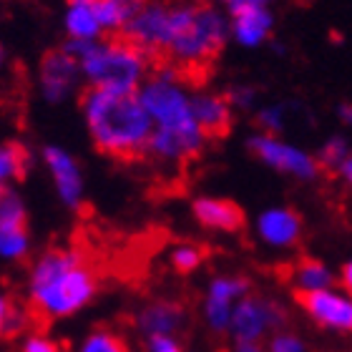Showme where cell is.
<instances>
[{"instance_id": "6", "label": "cell", "mask_w": 352, "mask_h": 352, "mask_svg": "<svg viewBox=\"0 0 352 352\" xmlns=\"http://www.w3.org/2000/svg\"><path fill=\"white\" fill-rule=\"evenodd\" d=\"M194 10H197V3H186V0H179V3L148 0L121 36L148 56H162V53H169L171 43L194 18Z\"/></svg>"}, {"instance_id": "30", "label": "cell", "mask_w": 352, "mask_h": 352, "mask_svg": "<svg viewBox=\"0 0 352 352\" xmlns=\"http://www.w3.org/2000/svg\"><path fill=\"white\" fill-rule=\"evenodd\" d=\"M224 96L229 98L234 111H250L257 106L259 91L254 86H250V83H234V86H229V91Z\"/></svg>"}, {"instance_id": "36", "label": "cell", "mask_w": 352, "mask_h": 352, "mask_svg": "<svg viewBox=\"0 0 352 352\" xmlns=\"http://www.w3.org/2000/svg\"><path fill=\"white\" fill-rule=\"evenodd\" d=\"M338 174H340V179H342V182L352 189V154H350V159H347V162L338 169Z\"/></svg>"}, {"instance_id": "28", "label": "cell", "mask_w": 352, "mask_h": 352, "mask_svg": "<svg viewBox=\"0 0 352 352\" xmlns=\"http://www.w3.org/2000/svg\"><path fill=\"white\" fill-rule=\"evenodd\" d=\"M78 352H126V345L124 340L118 338V335H113V332L96 330L83 340V345Z\"/></svg>"}, {"instance_id": "24", "label": "cell", "mask_w": 352, "mask_h": 352, "mask_svg": "<svg viewBox=\"0 0 352 352\" xmlns=\"http://www.w3.org/2000/svg\"><path fill=\"white\" fill-rule=\"evenodd\" d=\"M350 154H352V146L345 136H330L327 141H322V146H320V151L315 156L322 169L338 171L350 159Z\"/></svg>"}, {"instance_id": "18", "label": "cell", "mask_w": 352, "mask_h": 352, "mask_svg": "<svg viewBox=\"0 0 352 352\" xmlns=\"http://www.w3.org/2000/svg\"><path fill=\"white\" fill-rule=\"evenodd\" d=\"M66 33L71 41H101L98 0H66Z\"/></svg>"}, {"instance_id": "39", "label": "cell", "mask_w": 352, "mask_h": 352, "mask_svg": "<svg viewBox=\"0 0 352 352\" xmlns=\"http://www.w3.org/2000/svg\"><path fill=\"white\" fill-rule=\"evenodd\" d=\"M204 3H209V6H217V3H224V6H227V0H204Z\"/></svg>"}, {"instance_id": "7", "label": "cell", "mask_w": 352, "mask_h": 352, "mask_svg": "<svg viewBox=\"0 0 352 352\" xmlns=\"http://www.w3.org/2000/svg\"><path fill=\"white\" fill-rule=\"evenodd\" d=\"M247 148L267 169L289 176L294 182H312L322 169L315 154H309L300 144H292V141L274 136V133H254L247 141Z\"/></svg>"}, {"instance_id": "27", "label": "cell", "mask_w": 352, "mask_h": 352, "mask_svg": "<svg viewBox=\"0 0 352 352\" xmlns=\"http://www.w3.org/2000/svg\"><path fill=\"white\" fill-rule=\"evenodd\" d=\"M169 262L176 272H182V274H191V272H197L201 264H204V250L197 247V244H176L174 250L169 254Z\"/></svg>"}, {"instance_id": "26", "label": "cell", "mask_w": 352, "mask_h": 352, "mask_svg": "<svg viewBox=\"0 0 352 352\" xmlns=\"http://www.w3.org/2000/svg\"><path fill=\"white\" fill-rule=\"evenodd\" d=\"M30 250L28 227L0 229V257L3 259H23Z\"/></svg>"}, {"instance_id": "22", "label": "cell", "mask_w": 352, "mask_h": 352, "mask_svg": "<svg viewBox=\"0 0 352 352\" xmlns=\"http://www.w3.org/2000/svg\"><path fill=\"white\" fill-rule=\"evenodd\" d=\"M30 317H33L30 309L18 307L10 300V294H6L0 289V338H15L25 327V322H28Z\"/></svg>"}, {"instance_id": "17", "label": "cell", "mask_w": 352, "mask_h": 352, "mask_svg": "<svg viewBox=\"0 0 352 352\" xmlns=\"http://www.w3.org/2000/svg\"><path fill=\"white\" fill-rule=\"evenodd\" d=\"M194 103V116L199 126L204 129L206 136H219L232 126L234 109L224 94H214V91H194L191 96Z\"/></svg>"}, {"instance_id": "1", "label": "cell", "mask_w": 352, "mask_h": 352, "mask_svg": "<svg viewBox=\"0 0 352 352\" xmlns=\"http://www.w3.org/2000/svg\"><path fill=\"white\" fill-rule=\"evenodd\" d=\"M194 91H189L182 68L162 66L139 88V98L154 121L148 156L166 164H182L199 156L206 146L204 129L194 116Z\"/></svg>"}, {"instance_id": "37", "label": "cell", "mask_w": 352, "mask_h": 352, "mask_svg": "<svg viewBox=\"0 0 352 352\" xmlns=\"http://www.w3.org/2000/svg\"><path fill=\"white\" fill-rule=\"evenodd\" d=\"M232 352H267L259 342H236Z\"/></svg>"}, {"instance_id": "9", "label": "cell", "mask_w": 352, "mask_h": 352, "mask_svg": "<svg viewBox=\"0 0 352 352\" xmlns=\"http://www.w3.org/2000/svg\"><path fill=\"white\" fill-rule=\"evenodd\" d=\"M250 294V282L236 274H219L206 287L204 297V322L209 330L221 335L232 327V315H234L236 302Z\"/></svg>"}, {"instance_id": "21", "label": "cell", "mask_w": 352, "mask_h": 352, "mask_svg": "<svg viewBox=\"0 0 352 352\" xmlns=\"http://www.w3.org/2000/svg\"><path fill=\"white\" fill-rule=\"evenodd\" d=\"M30 151L18 141H6L0 144V189L10 186V182H21L30 171Z\"/></svg>"}, {"instance_id": "13", "label": "cell", "mask_w": 352, "mask_h": 352, "mask_svg": "<svg viewBox=\"0 0 352 352\" xmlns=\"http://www.w3.org/2000/svg\"><path fill=\"white\" fill-rule=\"evenodd\" d=\"M43 162H45V166H48V171H51L56 191H58V197L63 199V204L78 209V204H81V199H83V176H81V169H78V164H76V159L68 154L66 148L45 146Z\"/></svg>"}, {"instance_id": "14", "label": "cell", "mask_w": 352, "mask_h": 352, "mask_svg": "<svg viewBox=\"0 0 352 352\" xmlns=\"http://www.w3.org/2000/svg\"><path fill=\"white\" fill-rule=\"evenodd\" d=\"M191 214L204 229L224 232V234L236 232L244 224L242 209L224 197H197L191 204Z\"/></svg>"}, {"instance_id": "34", "label": "cell", "mask_w": 352, "mask_h": 352, "mask_svg": "<svg viewBox=\"0 0 352 352\" xmlns=\"http://www.w3.org/2000/svg\"><path fill=\"white\" fill-rule=\"evenodd\" d=\"M335 113H338V118L342 121V124L350 126V129H352V101L338 103V109H335Z\"/></svg>"}, {"instance_id": "19", "label": "cell", "mask_w": 352, "mask_h": 352, "mask_svg": "<svg viewBox=\"0 0 352 352\" xmlns=\"http://www.w3.org/2000/svg\"><path fill=\"white\" fill-rule=\"evenodd\" d=\"M335 282H338L335 272L320 259H302L292 270V285L300 292V297L330 289V287H335Z\"/></svg>"}, {"instance_id": "8", "label": "cell", "mask_w": 352, "mask_h": 352, "mask_svg": "<svg viewBox=\"0 0 352 352\" xmlns=\"http://www.w3.org/2000/svg\"><path fill=\"white\" fill-rule=\"evenodd\" d=\"M285 324L287 312L279 302L247 294L244 300L236 302L229 332L234 342H262L270 332L285 330Z\"/></svg>"}, {"instance_id": "15", "label": "cell", "mask_w": 352, "mask_h": 352, "mask_svg": "<svg viewBox=\"0 0 352 352\" xmlns=\"http://www.w3.org/2000/svg\"><path fill=\"white\" fill-rule=\"evenodd\" d=\"M136 324L146 338L154 335H176L186 324V309L174 300L148 302L146 307L136 315Z\"/></svg>"}, {"instance_id": "3", "label": "cell", "mask_w": 352, "mask_h": 352, "mask_svg": "<svg viewBox=\"0 0 352 352\" xmlns=\"http://www.w3.org/2000/svg\"><path fill=\"white\" fill-rule=\"evenodd\" d=\"M94 146L111 159H136L148 151L154 121L146 113L139 94H111L101 88H86L81 96Z\"/></svg>"}, {"instance_id": "32", "label": "cell", "mask_w": 352, "mask_h": 352, "mask_svg": "<svg viewBox=\"0 0 352 352\" xmlns=\"http://www.w3.org/2000/svg\"><path fill=\"white\" fill-rule=\"evenodd\" d=\"M21 352H63V347H60L56 340L45 338V335H30V338L23 342Z\"/></svg>"}, {"instance_id": "11", "label": "cell", "mask_w": 352, "mask_h": 352, "mask_svg": "<svg viewBox=\"0 0 352 352\" xmlns=\"http://www.w3.org/2000/svg\"><path fill=\"white\" fill-rule=\"evenodd\" d=\"M300 305L315 324L330 332H352V294L347 289H322L315 294H302Z\"/></svg>"}, {"instance_id": "33", "label": "cell", "mask_w": 352, "mask_h": 352, "mask_svg": "<svg viewBox=\"0 0 352 352\" xmlns=\"http://www.w3.org/2000/svg\"><path fill=\"white\" fill-rule=\"evenodd\" d=\"M270 6H272V0H227L229 15L247 13V10H264V8H270Z\"/></svg>"}, {"instance_id": "4", "label": "cell", "mask_w": 352, "mask_h": 352, "mask_svg": "<svg viewBox=\"0 0 352 352\" xmlns=\"http://www.w3.org/2000/svg\"><path fill=\"white\" fill-rule=\"evenodd\" d=\"M81 63L88 88H101L111 94H139L151 76V56L129 43L124 36L101 41H71L63 43Z\"/></svg>"}, {"instance_id": "20", "label": "cell", "mask_w": 352, "mask_h": 352, "mask_svg": "<svg viewBox=\"0 0 352 352\" xmlns=\"http://www.w3.org/2000/svg\"><path fill=\"white\" fill-rule=\"evenodd\" d=\"M146 3L148 0H98V18H101L103 33L121 36Z\"/></svg>"}, {"instance_id": "29", "label": "cell", "mask_w": 352, "mask_h": 352, "mask_svg": "<svg viewBox=\"0 0 352 352\" xmlns=\"http://www.w3.org/2000/svg\"><path fill=\"white\" fill-rule=\"evenodd\" d=\"M267 352H307L305 340L297 335V332L289 330H277L270 335V342L264 347Z\"/></svg>"}, {"instance_id": "16", "label": "cell", "mask_w": 352, "mask_h": 352, "mask_svg": "<svg viewBox=\"0 0 352 352\" xmlns=\"http://www.w3.org/2000/svg\"><path fill=\"white\" fill-rule=\"evenodd\" d=\"M229 30H232V41L239 48H262L264 43L272 41V30H274V15L270 8L264 10H247V13H236L229 18Z\"/></svg>"}, {"instance_id": "23", "label": "cell", "mask_w": 352, "mask_h": 352, "mask_svg": "<svg viewBox=\"0 0 352 352\" xmlns=\"http://www.w3.org/2000/svg\"><path fill=\"white\" fill-rule=\"evenodd\" d=\"M25 204H23L21 194L13 186L0 189V229H18L25 227Z\"/></svg>"}, {"instance_id": "12", "label": "cell", "mask_w": 352, "mask_h": 352, "mask_svg": "<svg viewBox=\"0 0 352 352\" xmlns=\"http://www.w3.org/2000/svg\"><path fill=\"white\" fill-rule=\"evenodd\" d=\"M259 242L270 250H289L302 236V217L289 206H267L254 219Z\"/></svg>"}, {"instance_id": "2", "label": "cell", "mask_w": 352, "mask_h": 352, "mask_svg": "<svg viewBox=\"0 0 352 352\" xmlns=\"http://www.w3.org/2000/svg\"><path fill=\"white\" fill-rule=\"evenodd\" d=\"M98 292V277L78 250L53 247L36 259L28 279L30 312L41 320H60L83 309Z\"/></svg>"}, {"instance_id": "10", "label": "cell", "mask_w": 352, "mask_h": 352, "mask_svg": "<svg viewBox=\"0 0 352 352\" xmlns=\"http://www.w3.org/2000/svg\"><path fill=\"white\" fill-rule=\"evenodd\" d=\"M81 74V63L74 53H68L63 45L51 48L43 53L41 66H38V83H41V94L45 101L60 103L63 98L74 94L76 83Z\"/></svg>"}, {"instance_id": "35", "label": "cell", "mask_w": 352, "mask_h": 352, "mask_svg": "<svg viewBox=\"0 0 352 352\" xmlns=\"http://www.w3.org/2000/svg\"><path fill=\"white\" fill-rule=\"evenodd\" d=\"M340 282H342V289L352 294V259H347L342 264V270H340Z\"/></svg>"}, {"instance_id": "31", "label": "cell", "mask_w": 352, "mask_h": 352, "mask_svg": "<svg viewBox=\"0 0 352 352\" xmlns=\"http://www.w3.org/2000/svg\"><path fill=\"white\" fill-rule=\"evenodd\" d=\"M146 352H184V345L176 335H154L146 338Z\"/></svg>"}, {"instance_id": "5", "label": "cell", "mask_w": 352, "mask_h": 352, "mask_svg": "<svg viewBox=\"0 0 352 352\" xmlns=\"http://www.w3.org/2000/svg\"><path fill=\"white\" fill-rule=\"evenodd\" d=\"M229 38H232V30H229L227 15L217 6L197 3L194 18L171 43L166 56L176 68H201L219 56Z\"/></svg>"}, {"instance_id": "25", "label": "cell", "mask_w": 352, "mask_h": 352, "mask_svg": "<svg viewBox=\"0 0 352 352\" xmlns=\"http://www.w3.org/2000/svg\"><path fill=\"white\" fill-rule=\"evenodd\" d=\"M287 118H289V109H287V103L282 101H272V103H264L257 109V126L262 133H279L287 129Z\"/></svg>"}, {"instance_id": "38", "label": "cell", "mask_w": 352, "mask_h": 352, "mask_svg": "<svg viewBox=\"0 0 352 352\" xmlns=\"http://www.w3.org/2000/svg\"><path fill=\"white\" fill-rule=\"evenodd\" d=\"M3 63H6V48L0 45V68H3Z\"/></svg>"}]
</instances>
